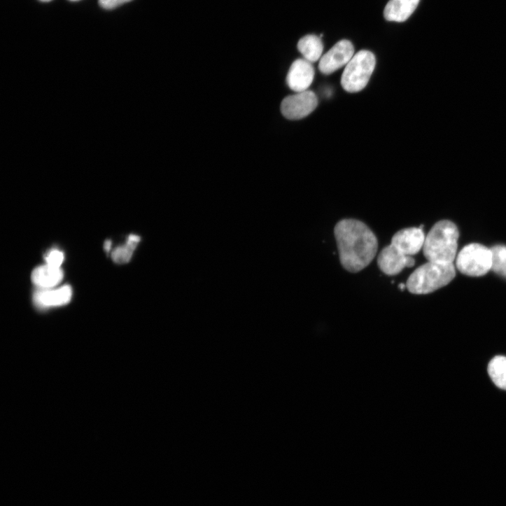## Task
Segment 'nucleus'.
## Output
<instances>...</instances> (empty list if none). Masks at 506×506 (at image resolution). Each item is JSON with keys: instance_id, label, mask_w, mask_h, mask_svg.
Returning a JSON list of instances; mask_svg holds the SVG:
<instances>
[{"instance_id": "9", "label": "nucleus", "mask_w": 506, "mask_h": 506, "mask_svg": "<svg viewBox=\"0 0 506 506\" xmlns=\"http://www.w3.org/2000/svg\"><path fill=\"white\" fill-rule=\"evenodd\" d=\"M315 71L311 63L304 59H297L291 65L286 78L289 88L298 93L307 91L311 85Z\"/></svg>"}, {"instance_id": "12", "label": "nucleus", "mask_w": 506, "mask_h": 506, "mask_svg": "<svg viewBox=\"0 0 506 506\" xmlns=\"http://www.w3.org/2000/svg\"><path fill=\"white\" fill-rule=\"evenodd\" d=\"M71 297L72 289L66 285L55 290L38 291L35 295V302L42 308L58 307L69 303Z\"/></svg>"}, {"instance_id": "14", "label": "nucleus", "mask_w": 506, "mask_h": 506, "mask_svg": "<svg viewBox=\"0 0 506 506\" xmlns=\"http://www.w3.org/2000/svg\"><path fill=\"white\" fill-rule=\"evenodd\" d=\"M297 49L305 60L314 63L321 59L323 45L321 38L318 36L307 35L300 40Z\"/></svg>"}, {"instance_id": "6", "label": "nucleus", "mask_w": 506, "mask_h": 506, "mask_svg": "<svg viewBox=\"0 0 506 506\" xmlns=\"http://www.w3.org/2000/svg\"><path fill=\"white\" fill-rule=\"evenodd\" d=\"M318 106V98L312 91H304L286 97L281 105L283 115L291 120L302 119Z\"/></svg>"}, {"instance_id": "1", "label": "nucleus", "mask_w": 506, "mask_h": 506, "mask_svg": "<svg viewBox=\"0 0 506 506\" xmlns=\"http://www.w3.org/2000/svg\"><path fill=\"white\" fill-rule=\"evenodd\" d=\"M335 238L343 267L351 273H358L375 258L378 240L375 234L364 223L345 219L334 229Z\"/></svg>"}, {"instance_id": "11", "label": "nucleus", "mask_w": 506, "mask_h": 506, "mask_svg": "<svg viewBox=\"0 0 506 506\" xmlns=\"http://www.w3.org/2000/svg\"><path fill=\"white\" fill-rule=\"evenodd\" d=\"M420 0H390L384 10L385 19L388 22H404L416 10Z\"/></svg>"}, {"instance_id": "16", "label": "nucleus", "mask_w": 506, "mask_h": 506, "mask_svg": "<svg viewBox=\"0 0 506 506\" xmlns=\"http://www.w3.org/2000/svg\"><path fill=\"white\" fill-rule=\"evenodd\" d=\"M139 241L140 238L138 236L130 235L125 244L118 247L113 251L112 253L113 260L118 264L128 262Z\"/></svg>"}, {"instance_id": "3", "label": "nucleus", "mask_w": 506, "mask_h": 506, "mask_svg": "<svg viewBox=\"0 0 506 506\" xmlns=\"http://www.w3.org/2000/svg\"><path fill=\"white\" fill-rule=\"evenodd\" d=\"M455 276L456 269L453 263L428 261L410 275L406 285L410 293L425 295L447 286Z\"/></svg>"}, {"instance_id": "10", "label": "nucleus", "mask_w": 506, "mask_h": 506, "mask_svg": "<svg viewBox=\"0 0 506 506\" xmlns=\"http://www.w3.org/2000/svg\"><path fill=\"white\" fill-rule=\"evenodd\" d=\"M426 237L420 228H407L398 232L393 237L391 244L402 253L413 256L423 248Z\"/></svg>"}, {"instance_id": "8", "label": "nucleus", "mask_w": 506, "mask_h": 506, "mask_svg": "<svg viewBox=\"0 0 506 506\" xmlns=\"http://www.w3.org/2000/svg\"><path fill=\"white\" fill-rule=\"evenodd\" d=\"M415 260L402 253L392 244L385 247L378 257V266L385 274L398 275L406 267H412Z\"/></svg>"}, {"instance_id": "18", "label": "nucleus", "mask_w": 506, "mask_h": 506, "mask_svg": "<svg viewBox=\"0 0 506 506\" xmlns=\"http://www.w3.org/2000/svg\"><path fill=\"white\" fill-rule=\"evenodd\" d=\"M64 253L57 250L52 251L50 253L48 257L45 258L47 265L60 268L62 262H64Z\"/></svg>"}, {"instance_id": "4", "label": "nucleus", "mask_w": 506, "mask_h": 506, "mask_svg": "<svg viewBox=\"0 0 506 506\" xmlns=\"http://www.w3.org/2000/svg\"><path fill=\"white\" fill-rule=\"evenodd\" d=\"M377 64L375 55L362 50L347 64L342 77V85L348 92L357 93L368 85Z\"/></svg>"}, {"instance_id": "23", "label": "nucleus", "mask_w": 506, "mask_h": 506, "mask_svg": "<svg viewBox=\"0 0 506 506\" xmlns=\"http://www.w3.org/2000/svg\"><path fill=\"white\" fill-rule=\"evenodd\" d=\"M70 1H78V0H70Z\"/></svg>"}, {"instance_id": "20", "label": "nucleus", "mask_w": 506, "mask_h": 506, "mask_svg": "<svg viewBox=\"0 0 506 506\" xmlns=\"http://www.w3.org/2000/svg\"><path fill=\"white\" fill-rule=\"evenodd\" d=\"M111 241H106L104 244V249L108 253L109 252L111 247Z\"/></svg>"}, {"instance_id": "5", "label": "nucleus", "mask_w": 506, "mask_h": 506, "mask_svg": "<svg viewBox=\"0 0 506 506\" xmlns=\"http://www.w3.org/2000/svg\"><path fill=\"white\" fill-rule=\"evenodd\" d=\"M492 267L491 249L478 244L464 247L456 259V267L467 276H481L485 275Z\"/></svg>"}, {"instance_id": "2", "label": "nucleus", "mask_w": 506, "mask_h": 506, "mask_svg": "<svg viewBox=\"0 0 506 506\" xmlns=\"http://www.w3.org/2000/svg\"><path fill=\"white\" fill-rule=\"evenodd\" d=\"M458 237V230L452 222L442 220L436 223L426 237L423 248L425 257L430 262L453 263Z\"/></svg>"}, {"instance_id": "15", "label": "nucleus", "mask_w": 506, "mask_h": 506, "mask_svg": "<svg viewBox=\"0 0 506 506\" xmlns=\"http://www.w3.org/2000/svg\"><path fill=\"white\" fill-rule=\"evenodd\" d=\"M488 372L494 384L506 391V358L495 357L489 365Z\"/></svg>"}, {"instance_id": "19", "label": "nucleus", "mask_w": 506, "mask_h": 506, "mask_svg": "<svg viewBox=\"0 0 506 506\" xmlns=\"http://www.w3.org/2000/svg\"><path fill=\"white\" fill-rule=\"evenodd\" d=\"M132 0H99V3L104 9L112 10Z\"/></svg>"}, {"instance_id": "22", "label": "nucleus", "mask_w": 506, "mask_h": 506, "mask_svg": "<svg viewBox=\"0 0 506 506\" xmlns=\"http://www.w3.org/2000/svg\"><path fill=\"white\" fill-rule=\"evenodd\" d=\"M42 2H50L51 0H41Z\"/></svg>"}, {"instance_id": "13", "label": "nucleus", "mask_w": 506, "mask_h": 506, "mask_svg": "<svg viewBox=\"0 0 506 506\" xmlns=\"http://www.w3.org/2000/svg\"><path fill=\"white\" fill-rule=\"evenodd\" d=\"M64 278V272L61 268L48 265L38 267L33 271L31 279L33 283L43 288H50L58 285Z\"/></svg>"}, {"instance_id": "21", "label": "nucleus", "mask_w": 506, "mask_h": 506, "mask_svg": "<svg viewBox=\"0 0 506 506\" xmlns=\"http://www.w3.org/2000/svg\"><path fill=\"white\" fill-rule=\"evenodd\" d=\"M406 288H407V285H405V283H400V284L399 285V288H400L401 290H404Z\"/></svg>"}, {"instance_id": "17", "label": "nucleus", "mask_w": 506, "mask_h": 506, "mask_svg": "<svg viewBox=\"0 0 506 506\" xmlns=\"http://www.w3.org/2000/svg\"><path fill=\"white\" fill-rule=\"evenodd\" d=\"M492 267L491 269L506 278V246H496L491 249Z\"/></svg>"}, {"instance_id": "7", "label": "nucleus", "mask_w": 506, "mask_h": 506, "mask_svg": "<svg viewBox=\"0 0 506 506\" xmlns=\"http://www.w3.org/2000/svg\"><path fill=\"white\" fill-rule=\"evenodd\" d=\"M354 55L355 48L353 43L349 41L342 40L321 58L318 69L324 75L332 74L347 66Z\"/></svg>"}]
</instances>
